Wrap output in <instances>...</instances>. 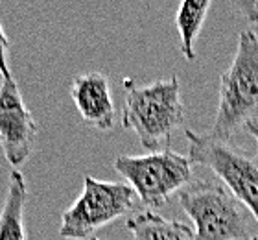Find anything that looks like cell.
<instances>
[{"label":"cell","mask_w":258,"mask_h":240,"mask_svg":"<svg viewBox=\"0 0 258 240\" xmlns=\"http://www.w3.org/2000/svg\"><path fill=\"white\" fill-rule=\"evenodd\" d=\"M70 94L83 122L100 131L114 128V102L109 80L102 72H85L76 76Z\"/></svg>","instance_id":"8"},{"label":"cell","mask_w":258,"mask_h":240,"mask_svg":"<svg viewBox=\"0 0 258 240\" xmlns=\"http://www.w3.org/2000/svg\"><path fill=\"white\" fill-rule=\"evenodd\" d=\"M125 102L122 126L139 137L150 152H159L170 144L172 135L184 120V104L177 76L140 85L133 78H124Z\"/></svg>","instance_id":"1"},{"label":"cell","mask_w":258,"mask_h":240,"mask_svg":"<svg viewBox=\"0 0 258 240\" xmlns=\"http://www.w3.org/2000/svg\"><path fill=\"white\" fill-rule=\"evenodd\" d=\"M253 240H258V236H254V238H253Z\"/></svg>","instance_id":"15"},{"label":"cell","mask_w":258,"mask_h":240,"mask_svg":"<svg viewBox=\"0 0 258 240\" xmlns=\"http://www.w3.org/2000/svg\"><path fill=\"white\" fill-rule=\"evenodd\" d=\"M39 128L24 104L15 80L0 83V148L11 166H21L32 155Z\"/></svg>","instance_id":"7"},{"label":"cell","mask_w":258,"mask_h":240,"mask_svg":"<svg viewBox=\"0 0 258 240\" xmlns=\"http://www.w3.org/2000/svg\"><path fill=\"white\" fill-rule=\"evenodd\" d=\"M8 58H10V39H8L4 26L0 22V74H2V80H13Z\"/></svg>","instance_id":"12"},{"label":"cell","mask_w":258,"mask_h":240,"mask_svg":"<svg viewBox=\"0 0 258 240\" xmlns=\"http://www.w3.org/2000/svg\"><path fill=\"white\" fill-rule=\"evenodd\" d=\"M114 170L127 179L146 207H161L192 183V161L188 155L172 150H159L146 155H118Z\"/></svg>","instance_id":"4"},{"label":"cell","mask_w":258,"mask_h":240,"mask_svg":"<svg viewBox=\"0 0 258 240\" xmlns=\"http://www.w3.org/2000/svg\"><path fill=\"white\" fill-rule=\"evenodd\" d=\"M125 227L133 240H194V231L186 224L164 218L151 209L133 214Z\"/></svg>","instance_id":"10"},{"label":"cell","mask_w":258,"mask_h":240,"mask_svg":"<svg viewBox=\"0 0 258 240\" xmlns=\"http://www.w3.org/2000/svg\"><path fill=\"white\" fill-rule=\"evenodd\" d=\"M135 190L120 181L83 177V190L61 214L59 236L64 240H91L98 229L127 214L135 207Z\"/></svg>","instance_id":"5"},{"label":"cell","mask_w":258,"mask_h":240,"mask_svg":"<svg viewBox=\"0 0 258 240\" xmlns=\"http://www.w3.org/2000/svg\"><path fill=\"white\" fill-rule=\"evenodd\" d=\"M258 117V33L243 30L238 35L231 67L221 74L220 100L207 135L216 140L231 139Z\"/></svg>","instance_id":"2"},{"label":"cell","mask_w":258,"mask_h":240,"mask_svg":"<svg viewBox=\"0 0 258 240\" xmlns=\"http://www.w3.org/2000/svg\"><path fill=\"white\" fill-rule=\"evenodd\" d=\"M245 129H247V133H251V137L256 140V146H258V122L256 120L249 122L247 126H245Z\"/></svg>","instance_id":"13"},{"label":"cell","mask_w":258,"mask_h":240,"mask_svg":"<svg viewBox=\"0 0 258 240\" xmlns=\"http://www.w3.org/2000/svg\"><path fill=\"white\" fill-rule=\"evenodd\" d=\"M210 10L209 0H184L175 13V26L181 39V54L186 61L196 59V41Z\"/></svg>","instance_id":"11"},{"label":"cell","mask_w":258,"mask_h":240,"mask_svg":"<svg viewBox=\"0 0 258 240\" xmlns=\"http://www.w3.org/2000/svg\"><path fill=\"white\" fill-rule=\"evenodd\" d=\"M91 240H105V238H100V236H92Z\"/></svg>","instance_id":"14"},{"label":"cell","mask_w":258,"mask_h":240,"mask_svg":"<svg viewBox=\"0 0 258 240\" xmlns=\"http://www.w3.org/2000/svg\"><path fill=\"white\" fill-rule=\"evenodd\" d=\"M28 187L19 168H13L8 177L6 198L0 209V240H28L24 227Z\"/></svg>","instance_id":"9"},{"label":"cell","mask_w":258,"mask_h":240,"mask_svg":"<svg viewBox=\"0 0 258 240\" xmlns=\"http://www.w3.org/2000/svg\"><path fill=\"white\" fill-rule=\"evenodd\" d=\"M179 203L192 220L194 240H253L254 216L227 187L192 181L179 192ZM258 225V224H256Z\"/></svg>","instance_id":"3"},{"label":"cell","mask_w":258,"mask_h":240,"mask_svg":"<svg viewBox=\"0 0 258 240\" xmlns=\"http://www.w3.org/2000/svg\"><path fill=\"white\" fill-rule=\"evenodd\" d=\"M188 159L214 172L225 187L251 211L258 224V165L254 157L209 135L186 129Z\"/></svg>","instance_id":"6"}]
</instances>
